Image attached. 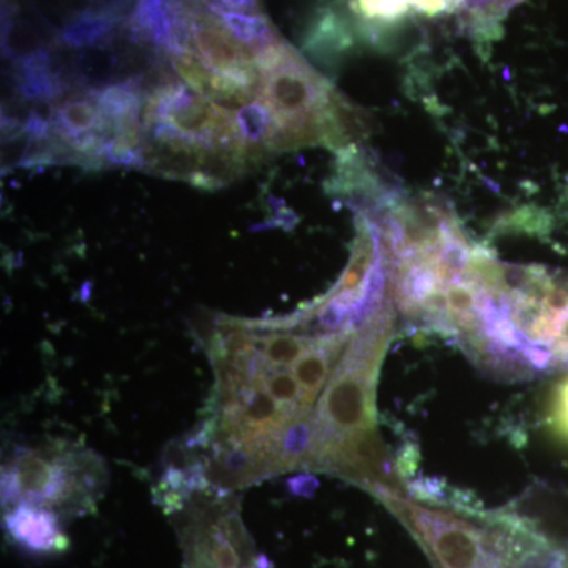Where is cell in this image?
I'll list each match as a JSON object with an SVG mask.
<instances>
[{
    "label": "cell",
    "instance_id": "cell-4",
    "mask_svg": "<svg viewBox=\"0 0 568 568\" xmlns=\"http://www.w3.org/2000/svg\"><path fill=\"white\" fill-rule=\"evenodd\" d=\"M55 470L50 463L37 455L21 458L17 466L18 488L29 496L58 499V484L54 481Z\"/></svg>",
    "mask_w": 568,
    "mask_h": 568
},
{
    "label": "cell",
    "instance_id": "cell-5",
    "mask_svg": "<svg viewBox=\"0 0 568 568\" xmlns=\"http://www.w3.org/2000/svg\"><path fill=\"white\" fill-rule=\"evenodd\" d=\"M61 123L67 134L89 136V132L97 126V112L89 103L71 102L62 108Z\"/></svg>",
    "mask_w": 568,
    "mask_h": 568
},
{
    "label": "cell",
    "instance_id": "cell-6",
    "mask_svg": "<svg viewBox=\"0 0 568 568\" xmlns=\"http://www.w3.org/2000/svg\"><path fill=\"white\" fill-rule=\"evenodd\" d=\"M358 10L369 20L390 21L409 10L410 0H357Z\"/></svg>",
    "mask_w": 568,
    "mask_h": 568
},
{
    "label": "cell",
    "instance_id": "cell-1",
    "mask_svg": "<svg viewBox=\"0 0 568 568\" xmlns=\"http://www.w3.org/2000/svg\"><path fill=\"white\" fill-rule=\"evenodd\" d=\"M384 503L424 545L436 568H519V560L536 551L537 544L515 540L514 526L489 529L446 510L409 503L381 488Z\"/></svg>",
    "mask_w": 568,
    "mask_h": 568
},
{
    "label": "cell",
    "instance_id": "cell-9",
    "mask_svg": "<svg viewBox=\"0 0 568 568\" xmlns=\"http://www.w3.org/2000/svg\"><path fill=\"white\" fill-rule=\"evenodd\" d=\"M457 0H410L413 9L426 14H437L440 11L450 9Z\"/></svg>",
    "mask_w": 568,
    "mask_h": 568
},
{
    "label": "cell",
    "instance_id": "cell-3",
    "mask_svg": "<svg viewBox=\"0 0 568 568\" xmlns=\"http://www.w3.org/2000/svg\"><path fill=\"white\" fill-rule=\"evenodd\" d=\"M189 568H257L237 519L190 529Z\"/></svg>",
    "mask_w": 568,
    "mask_h": 568
},
{
    "label": "cell",
    "instance_id": "cell-2",
    "mask_svg": "<svg viewBox=\"0 0 568 568\" xmlns=\"http://www.w3.org/2000/svg\"><path fill=\"white\" fill-rule=\"evenodd\" d=\"M384 331L372 328L354 343L325 390L315 452L325 462L354 437L372 432L373 384L386 343Z\"/></svg>",
    "mask_w": 568,
    "mask_h": 568
},
{
    "label": "cell",
    "instance_id": "cell-8",
    "mask_svg": "<svg viewBox=\"0 0 568 568\" xmlns=\"http://www.w3.org/2000/svg\"><path fill=\"white\" fill-rule=\"evenodd\" d=\"M239 121L242 123L245 136L250 138V140H260L265 130H267V114L256 104L245 108L239 114Z\"/></svg>",
    "mask_w": 568,
    "mask_h": 568
},
{
    "label": "cell",
    "instance_id": "cell-7",
    "mask_svg": "<svg viewBox=\"0 0 568 568\" xmlns=\"http://www.w3.org/2000/svg\"><path fill=\"white\" fill-rule=\"evenodd\" d=\"M549 418L556 433L568 440V377L556 388Z\"/></svg>",
    "mask_w": 568,
    "mask_h": 568
}]
</instances>
